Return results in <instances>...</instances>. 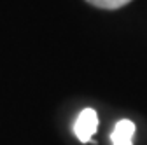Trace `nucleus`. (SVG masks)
I'll list each match as a JSON object with an SVG mask.
<instances>
[{
    "instance_id": "3",
    "label": "nucleus",
    "mask_w": 147,
    "mask_h": 145,
    "mask_svg": "<svg viewBox=\"0 0 147 145\" xmlns=\"http://www.w3.org/2000/svg\"><path fill=\"white\" fill-rule=\"evenodd\" d=\"M86 2H89L95 7H100V9L112 11V9H119V7H123L126 4H130L131 0H86Z\"/></svg>"
},
{
    "instance_id": "1",
    "label": "nucleus",
    "mask_w": 147,
    "mask_h": 145,
    "mask_svg": "<svg viewBox=\"0 0 147 145\" xmlns=\"http://www.w3.org/2000/svg\"><path fill=\"white\" fill-rule=\"evenodd\" d=\"M98 128V115L93 108H84L77 115L76 124H74V133L81 142H89L91 136L96 133Z\"/></svg>"
},
{
    "instance_id": "2",
    "label": "nucleus",
    "mask_w": 147,
    "mask_h": 145,
    "mask_svg": "<svg viewBox=\"0 0 147 145\" xmlns=\"http://www.w3.org/2000/svg\"><path fill=\"white\" fill-rule=\"evenodd\" d=\"M133 135H135V124L128 119H123L116 124L112 131V145H133Z\"/></svg>"
}]
</instances>
